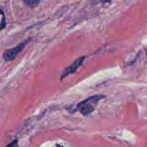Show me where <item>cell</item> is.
<instances>
[{"label":"cell","instance_id":"5b68a950","mask_svg":"<svg viewBox=\"0 0 147 147\" xmlns=\"http://www.w3.org/2000/svg\"><path fill=\"white\" fill-rule=\"evenodd\" d=\"M0 11H1V30H2L4 27H6V22H5V17H4V11H3L2 9L0 8Z\"/></svg>","mask_w":147,"mask_h":147},{"label":"cell","instance_id":"ba28073f","mask_svg":"<svg viewBox=\"0 0 147 147\" xmlns=\"http://www.w3.org/2000/svg\"><path fill=\"white\" fill-rule=\"evenodd\" d=\"M146 55H147V53H146Z\"/></svg>","mask_w":147,"mask_h":147},{"label":"cell","instance_id":"8992f818","mask_svg":"<svg viewBox=\"0 0 147 147\" xmlns=\"http://www.w3.org/2000/svg\"><path fill=\"white\" fill-rule=\"evenodd\" d=\"M7 147H19L18 141L14 140L12 142H11V143H10Z\"/></svg>","mask_w":147,"mask_h":147},{"label":"cell","instance_id":"52a82bcc","mask_svg":"<svg viewBox=\"0 0 147 147\" xmlns=\"http://www.w3.org/2000/svg\"><path fill=\"white\" fill-rule=\"evenodd\" d=\"M53 147H63V146H62V145H60V144H55V146H53Z\"/></svg>","mask_w":147,"mask_h":147},{"label":"cell","instance_id":"3957f363","mask_svg":"<svg viewBox=\"0 0 147 147\" xmlns=\"http://www.w3.org/2000/svg\"><path fill=\"white\" fill-rule=\"evenodd\" d=\"M85 59H86V56H83V57H79L77 60H75L70 65H69L68 67H66V68L63 70V73H62L61 76H60V80H63L65 78H66L67 76H69V75L76 73V70H78V68L83 64Z\"/></svg>","mask_w":147,"mask_h":147},{"label":"cell","instance_id":"7a4b0ae2","mask_svg":"<svg viewBox=\"0 0 147 147\" xmlns=\"http://www.w3.org/2000/svg\"><path fill=\"white\" fill-rule=\"evenodd\" d=\"M31 37H29V38L26 39L24 41L22 42L21 43L17 45L16 47H13V48L9 49V50H7L4 52L3 53V59H4V61L9 62L11 61L14 59H15L17 57V56L20 53H21V52L25 48V47L27 46V45L31 41Z\"/></svg>","mask_w":147,"mask_h":147},{"label":"cell","instance_id":"6da1fadb","mask_svg":"<svg viewBox=\"0 0 147 147\" xmlns=\"http://www.w3.org/2000/svg\"><path fill=\"white\" fill-rule=\"evenodd\" d=\"M104 98L105 96L103 95H96V96H90L86 100L79 103L73 110V113L80 111V113L83 116H88L94 111L95 107L97 105L98 102Z\"/></svg>","mask_w":147,"mask_h":147},{"label":"cell","instance_id":"277c9868","mask_svg":"<svg viewBox=\"0 0 147 147\" xmlns=\"http://www.w3.org/2000/svg\"><path fill=\"white\" fill-rule=\"evenodd\" d=\"M23 2L26 6L30 7V8H34L40 4L39 0H24Z\"/></svg>","mask_w":147,"mask_h":147}]
</instances>
